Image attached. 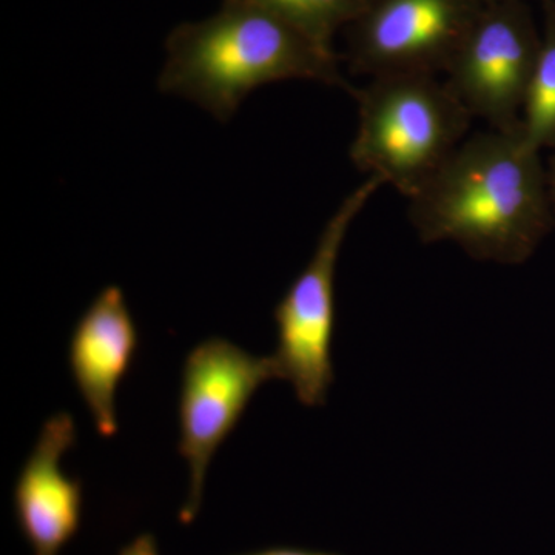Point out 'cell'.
I'll use <instances>...</instances> for the list:
<instances>
[{"label": "cell", "mask_w": 555, "mask_h": 555, "mask_svg": "<svg viewBox=\"0 0 555 555\" xmlns=\"http://www.w3.org/2000/svg\"><path fill=\"white\" fill-rule=\"evenodd\" d=\"M426 244L452 241L477 261L524 264L554 229L546 164L520 126L466 138L409 199Z\"/></svg>", "instance_id": "1"}, {"label": "cell", "mask_w": 555, "mask_h": 555, "mask_svg": "<svg viewBox=\"0 0 555 555\" xmlns=\"http://www.w3.org/2000/svg\"><path fill=\"white\" fill-rule=\"evenodd\" d=\"M163 93L195 102L229 122L259 87L280 80H317L350 89L337 56L269 11L235 0L206 20L178 25L166 40Z\"/></svg>", "instance_id": "2"}, {"label": "cell", "mask_w": 555, "mask_h": 555, "mask_svg": "<svg viewBox=\"0 0 555 555\" xmlns=\"http://www.w3.org/2000/svg\"><path fill=\"white\" fill-rule=\"evenodd\" d=\"M353 94L358 127L350 160L408 199L454 155L474 119L434 75L378 76Z\"/></svg>", "instance_id": "3"}, {"label": "cell", "mask_w": 555, "mask_h": 555, "mask_svg": "<svg viewBox=\"0 0 555 555\" xmlns=\"http://www.w3.org/2000/svg\"><path fill=\"white\" fill-rule=\"evenodd\" d=\"M382 185L383 179L367 177L343 199L324 225L308 266L273 310L278 338L273 358L281 379L291 383L302 406H324L334 385L332 341L337 318L338 258L350 225Z\"/></svg>", "instance_id": "4"}, {"label": "cell", "mask_w": 555, "mask_h": 555, "mask_svg": "<svg viewBox=\"0 0 555 555\" xmlns=\"http://www.w3.org/2000/svg\"><path fill=\"white\" fill-rule=\"evenodd\" d=\"M272 379H281L273 356H251L225 338L204 339L185 357L178 451L188 462L190 485L182 524H192L198 514L211 459L238 425L259 387Z\"/></svg>", "instance_id": "5"}, {"label": "cell", "mask_w": 555, "mask_h": 555, "mask_svg": "<svg viewBox=\"0 0 555 555\" xmlns=\"http://www.w3.org/2000/svg\"><path fill=\"white\" fill-rule=\"evenodd\" d=\"M488 0H367L347 30L357 75L444 73Z\"/></svg>", "instance_id": "6"}, {"label": "cell", "mask_w": 555, "mask_h": 555, "mask_svg": "<svg viewBox=\"0 0 555 555\" xmlns=\"http://www.w3.org/2000/svg\"><path fill=\"white\" fill-rule=\"evenodd\" d=\"M540 42L520 0H488L444 69V82L489 129H516Z\"/></svg>", "instance_id": "7"}, {"label": "cell", "mask_w": 555, "mask_h": 555, "mask_svg": "<svg viewBox=\"0 0 555 555\" xmlns=\"http://www.w3.org/2000/svg\"><path fill=\"white\" fill-rule=\"evenodd\" d=\"M76 444V423L57 412L43 423L14 486V511L35 555H60L78 534L83 492L78 478L65 476L62 456Z\"/></svg>", "instance_id": "8"}, {"label": "cell", "mask_w": 555, "mask_h": 555, "mask_svg": "<svg viewBox=\"0 0 555 555\" xmlns=\"http://www.w3.org/2000/svg\"><path fill=\"white\" fill-rule=\"evenodd\" d=\"M138 347L137 323L122 288H102L73 328L68 345L73 382L102 437L118 433L116 396Z\"/></svg>", "instance_id": "9"}, {"label": "cell", "mask_w": 555, "mask_h": 555, "mask_svg": "<svg viewBox=\"0 0 555 555\" xmlns=\"http://www.w3.org/2000/svg\"><path fill=\"white\" fill-rule=\"evenodd\" d=\"M269 11L334 53L335 35L349 27L367 0H235Z\"/></svg>", "instance_id": "10"}, {"label": "cell", "mask_w": 555, "mask_h": 555, "mask_svg": "<svg viewBox=\"0 0 555 555\" xmlns=\"http://www.w3.org/2000/svg\"><path fill=\"white\" fill-rule=\"evenodd\" d=\"M520 130L539 152L555 149V20L547 22L540 42L521 107Z\"/></svg>", "instance_id": "11"}, {"label": "cell", "mask_w": 555, "mask_h": 555, "mask_svg": "<svg viewBox=\"0 0 555 555\" xmlns=\"http://www.w3.org/2000/svg\"><path fill=\"white\" fill-rule=\"evenodd\" d=\"M119 555H159L158 545L152 534L137 537L130 545L124 547Z\"/></svg>", "instance_id": "12"}, {"label": "cell", "mask_w": 555, "mask_h": 555, "mask_svg": "<svg viewBox=\"0 0 555 555\" xmlns=\"http://www.w3.org/2000/svg\"><path fill=\"white\" fill-rule=\"evenodd\" d=\"M546 185L547 198H550L551 215H553V222L555 229V149L553 155L546 164Z\"/></svg>", "instance_id": "13"}, {"label": "cell", "mask_w": 555, "mask_h": 555, "mask_svg": "<svg viewBox=\"0 0 555 555\" xmlns=\"http://www.w3.org/2000/svg\"><path fill=\"white\" fill-rule=\"evenodd\" d=\"M246 555H337L327 553H312V551L286 550V547H276V550L261 551V553Z\"/></svg>", "instance_id": "14"}]
</instances>
